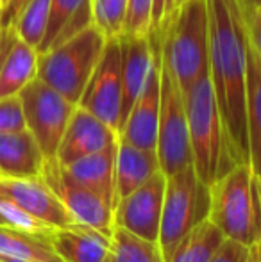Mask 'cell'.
Returning <instances> with one entry per match:
<instances>
[{
    "mask_svg": "<svg viewBox=\"0 0 261 262\" xmlns=\"http://www.w3.org/2000/svg\"><path fill=\"white\" fill-rule=\"evenodd\" d=\"M209 80L233 164H249L247 47L249 24L240 0H208Z\"/></svg>",
    "mask_w": 261,
    "mask_h": 262,
    "instance_id": "obj_1",
    "label": "cell"
},
{
    "mask_svg": "<svg viewBox=\"0 0 261 262\" xmlns=\"http://www.w3.org/2000/svg\"><path fill=\"white\" fill-rule=\"evenodd\" d=\"M209 220L226 239L245 246L261 241V184L251 164H236L209 186Z\"/></svg>",
    "mask_w": 261,
    "mask_h": 262,
    "instance_id": "obj_2",
    "label": "cell"
},
{
    "mask_svg": "<svg viewBox=\"0 0 261 262\" xmlns=\"http://www.w3.org/2000/svg\"><path fill=\"white\" fill-rule=\"evenodd\" d=\"M163 62L181 93L209 70L208 0H188L175 11L168 31L161 36Z\"/></svg>",
    "mask_w": 261,
    "mask_h": 262,
    "instance_id": "obj_3",
    "label": "cell"
},
{
    "mask_svg": "<svg viewBox=\"0 0 261 262\" xmlns=\"http://www.w3.org/2000/svg\"><path fill=\"white\" fill-rule=\"evenodd\" d=\"M183 98H185L186 120H188L193 166L198 179L206 186H211L220 175H224L234 164L227 150L226 132H224L209 73L195 80L190 90L183 93Z\"/></svg>",
    "mask_w": 261,
    "mask_h": 262,
    "instance_id": "obj_4",
    "label": "cell"
},
{
    "mask_svg": "<svg viewBox=\"0 0 261 262\" xmlns=\"http://www.w3.org/2000/svg\"><path fill=\"white\" fill-rule=\"evenodd\" d=\"M106 39L104 32L91 25L61 45L38 54V79L77 105L101 59Z\"/></svg>",
    "mask_w": 261,
    "mask_h": 262,
    "instance_id": "obj_5",
    "label": "cell"
},
{
    "mask_svg": "<svg viewBox=\"0 0 261 262\" xmlns=\"http://www.w3.org/2000/svg\"><path fill=\"white\" fill-rule=\"evenodd\" d=\"M209 216V186L198 179L195 166L190 164L167 175L157 243L168 262L183 237Z\"/></svg>",
    "mask_w": 261,
    "mask_h": 262,
    "instance_id": "obj_6",
    "label": "cell"
},
{
    "mask_svg": "<svg viewBox=\"0 0 261 262\" xmlns=\"http://www.w3.org/2000/svg\"><path fill=\"white\" fill-rule=\"evenodd\" d=\"M18 97L24 109L25 127L34 136L47 161H54L77 105L38 77L32 79Z\"/></svg>",
    "mask_w": 261,
    "mask_h": 262,
    "instance_id": "obj_7",
    "label": "cell"
},
{
    "mask_svg": "<svg viewBox=\"0 0 261 262\" xmlns=\"http://www.w3.org/2000/svg\"><path fill=\"white\" fill-rule=\"evenodd\" d=\"M156 154L165 175H172L193 164L185 98L181 88L165 66L163 55H161V109Z\"/></svg>",
    "mask_w": 261,
    "mask_h": 262,
    "instance_id": "obj_8",
    "label": "cell"
},
{
    "mask_svg": "<svg viewBox=\"0 0 261 262\" xmlns=\"http://www.w3.org/2000/svg\"><path fill=\"white\" fill-rule=\"evenodd\" d=\"M79 107L90 111L113 130L120 132L122 109V49L120 36L106 39L102 55L88 80Z\"/></svg>",
    "mask_w": 261,
    "mask_h": 262,
    "instance_id": "obj_9",
    "label": "cell"
},
{
    "mask_svg": "<svg viewBox=\"0 0 261 262\" xmlns=\"http://www.w3.org/2000/svg\"><path fill=\"white\" fill-rule=\"evenodd\" d=\"M42 177L49 182L57 198L63 202L65 209L68 210L75 223H83L111 234L113 227H115L113 223L115 207L111 202L91 191L90 187L75 182L56 159L45 162Z\"/></svg>",
    "mask_w": 261,
    "mask_h": 262,
    "instance_id": "obj_10",
    "label": "cell"
},
{
    "mask_svg": "<svg viewBox=\"0 0 261 262\" xmlns=\"http://www.w3.org/2000/svg\"><path fill=\"white\" fill-rule=\"evenodd\" d=\"M165 187H167V175L159 169L132 193L118 198L113 210L115 227L126 228L149 241H157Z\"/></svg>",
    "mask_w": 261,
    "mask_h": 262,
    "instance_id": "obj_11",
    "label": "cell"
},
{
    "mask_svg": "<svg viewBox=\"0 0 261 262\" xmlns=\"http://www.w3.org/2000/svg\"><path fill=\"white\" fill-rule=\"evenodd\" d=\"M154 38H156L154 64L150 68L149 79H147L142 93L136 98L134 105L120 128L118 139L138 146V148L156 152L161 109V38L156 34Z\"/></svg>",
    "mask_w": 261,
    "mask_h": 262,
    "instance_id": "obj_12",
    "label": "cell"
},
{
    "mask_svg": "<svg viewBox=\"0 0 261 262\" xmlns=\"http://www.w3.org/2000/svg\"><path fill=\"white\" fill-rule=\"evenodd\" d=\"M0 196L16 204L49 228H61L75 223L43 177L0 175Z\"/></svg>",
    "mask_w": 261,
    "mask_h": 262,
    "instance_id": "obj_13",
    "label": "cell"
},
{
    "mask_svg": "<svg viewBox=\"0 0 261 262\" xmlns=\"http://www.w3.org/2000/svg\"><path fill=\"white\" fill-rule=\"evenodd\" d=\"M116 143H118V132L93 116L90 111L77 105L66 125L56 161L61 166H66L81 157L109 148Z\"/></svg>",
    "mask_w": 261,
    "mask_h": 262,
    "instance_id": "obj_14",
    "label": "cell"
},
{
    "mask_svg": "<svg viewBox=\"0 0 261 262\" xmlns=\"http://www.w3.org/2000/svg\"><path fill=\"white\" fill-rule=\"evenodd\" d=\"M122 49V109H120V128L127 114L139 97L156 55V38L154 34H120ZM120 134V132H118Z\"/></svg>",
    "mask_w": 261,
    "mask_h": 262,
    "instance_id": "obj_15",
    "label": "cell"
},
{
    "mask_svg": "<svg viewBox=\"0 0 261 262\" xmlns=\"http://www.w3.org/2000/svg\"><path fill=\"white\" fill-rule=\"evenodd\" d=\"M50 241L65 262H104L111 246V234L83 223L52 228Z\"/></svg>",
    "mask_w": 261,
    "mask_h": 262,
    "instance_id": "obj_16",
    "label": "cell"
},
{
    "mask_svg": "<svg viewBox=\"0 0 261 262\" xmlns=\"http://www.w3.org/2000/svg\"><path fill=\"white\" fill-rule=\"evenodd\" d=\"M45 162L38 141L27 128L0 134V175L42 177Z\"/></svg>",
    "mask_w": 261,
    "mask_h": 262,
    "instance_id": "obj_17",
    "label": "cell"
},
{
    "mask_svg": "<svg viewBox=\"0 0 261 262\" xmlns=\"http://www.w3.org/2000/svg\"><path fill=\"white\" fill-rule=\"evenodd\" d=\"M159 159L152 150H143L118 139L115 156V191L118 198L132 193L145 184L156 171H159ZM116 205V204H115Z\"/></svg>",
    "mask_w": 261,
    "mask_h": 262,
    "instance_id": "obj_18",
    "label": "cell"
},
{
    "mask_svg": "<svg viewBox=\"0 0 261 262\" xmlns=\"http://www.w3.org/2000/svg\"><path fill=\"white\" fill-rule=\"evenodd\" d=\"M116 145L101 150V152L90 154L86 157H81L77 161L63 166L65 171L75 182L83 184V186L90 187L91 191L98 193L101 196H104L108 202H111L113 207L116 204V191H115Z\"/></svg>",
    "mask_w": 261,
    "mask_h": 262,
    "instance_id": "obj_19",
    "label": "cell"
},
{
    "mask_svg": "<svg viewBox=\"0 0 261 262\" xmlns=\"http://www.w3.org/2000/svg\"><path fill=\"white\" fill-rule=\"evenodd\" d=\"M0 255L32 262H65L54 250L49 232H29L0 225Z\"/></svg>",
    "mask_w": 261,
    "mask_h": 262,
    "instance_id": "obj_20",
    "label": "cell"
},
{
    "mask_svg": "<svg viewBox=\"0 0 261 262\" xmlns=\"http://www.w3.org/2000/svg\"><path fill=\"white\" fill-rule=\"evenodd\" d=\"M247 138L249 164L261 184V59L247 47Z\"/></svg>",
    "mask_w": 261,
    "mask_h": 262,
    "instance_id": "obj_21",
    "label": "cell"
},
{
    "mask_svg": "<svg viewBox=\"0 0 261 262\" xmlns=\"http://www.w3.org/2000/svg\"><path fill=\"white\" fill-rule=\"evenodd\" d=\"M38 77V50L16 36L0 70V98L18 95Z\"/></svg>",
    "mask_w": 261,
    "mask_h": 262,
    "instance_id": "obj_22",
    "label": "cell"
},
{
    "mask_svg": "<svg viewBox=\"0 0 261 262\" xmlns=\"http://www.w3.org/2000/svg\"><path fill=\"white\" fill-rule=\"evenodd\" d=\"M224 241L226 235L208 217L179 241L168 262H209Z\"/></svg>",
    "mask_w": 261,
    "mask_h": 262,
    "instance_id": "obj_23",
    "label": "cell"
},
{
    "mask_svg": "<svg viewBox=\"0 0 261 262\" xmlns=\"http://www.w3.org/2000/svg\"><path fill=\"white\" fill-rule=\"evenodd\" d=\"M104 262H167L157 241H149L126 228L113 227L111 246Z\"/></svg>",
    "mask_w": 261,
    "mask_h": 262,
    "instance_id": "obj_24",
    "label": "cell"
},
{
    "mask_svg": "<svg viewBox=\"0 0 261 262\" xmlns=\"http://www.w3.org/2000/svg\"><path fill=\"white\" fill-rule=\"evenodd\" d=\"M49 11L50 0H27V4L22 7L18 16L14 18L13 25H11L18 38L36 50L39 49L43 38H45Z\"/></svg>",
    "mask_w": 261,
    "mask_h": 262,
    "instance_id": "obj_25",
    "label": "cell"
},
{
    "mask_svg": "<svg viewBox=\"0 0 261 262\" xmlns=\"http://www.w3.org/2000/svg\"><path fill=\"white\" fill-rule=\"evenodd\" d=\"M129 0H91L93 21L106 38H115L124 32Z\"/></svg>",
    "mask_w": 261,
    "mask_h": 262,
    "instance_id": "obj_26",
    "label": "cell"
},
{
    "mask_svg": "<svg viewBox=\"0 0 261 262\" xmlns=\"http://www.w3.org/2000/svg\"><path fill=\"white\" fill-rule=\"evenodd\" d=\"M86 0H50V11H49V24H47L45 38L38 49V54L47 52L54 41L57 39L63 27L72 20L73 14L79 11V7Z\"/></svg>",
    "mask_w": 261,
    "mask_h": 262,
    "instance_id": "obj_27",
    "label": "cell"
},
{
    "mask_svg": "<svg viewBox=\"0 0 261 262\" xmlns=\"http://www.w3.org/2000/svg\"><path fill=\"white\" fill-rule=\"evenodd\" d=\"M152 4L154 0H129L122 34H149L152 29Z\"/></svg>",
    "mask_w": 261,
    "mask_h": 262,
    "instance_id": "obj_28",
    "label": "cell"
},
{
    "mask_svg": "<svg viewBox=\"0 0 261 262\" xmlns=\"http://www.w3.org/2000/svg\"><path fill=\"white\" fill-rule=\"evenodd\" d=\"M0 216L6 220V223L9 225V227L22 228V230H29V232L52 230V228H49L45 223L36 220L34 216H31L29 212H25L24 209H20L16 204H13V202L4 196H0Z\"/></svg>",
    "mask_w": 261,
    "mask_h": 262,
    "instance_id": "obj_29",
    "label": "cell"
},
{
    "mask_svg": "<svg viewBox=\"0 0 261 262\" xmlns=\"http://www.w3.org/2000/svg\"><path fill=\"white\" fill-rule=\"evenodd\" d=\"M24 128L27 127H25L20 97L13 95V97L0 98V134L24 130Z\"/></svg>",
    "mask_w": 261,
    "mask_h": 262,
    "instance_id": "obj_30",
    "label": "cell"
},
{
    "mask_svg": "<svg viewBox=\"0 0 261 262\" xmlns=\"http://www.w3.org/2000/svg\"><path fill=\"white\" fill-rule=\"evenodd\" d=\"M175 16V0H154L152 4V29L150 32L163 36Z\"/></svg>",
    "mask_w": 261,
    "mask_h": 262,
    "instance_id": "obj_31",
    "label": "cell"
},
{
    "mask_svg": "<svg viewBox=\"0 0 261 262\" xmlns=\"http://www.w3.org/2000/svg\"><path fill=\"white\" fill-rule=\"evenodd\" d=\"M251 248L242 243L233 241V239H226L209 262H247L249 255H251Z\"/></svg>",
    "mask_w": 261,
    "mask_h": 262,
    "instance_id": "obj_32",
    "label": "cell"
},
{
    "mask_svg": "<svg viewBox=\"0 0 261 262\" xmlns=\"http://www.w3.org/2000/svg\"><path fill=\"white\" fill-rule=\"evenodd\" d=\"M249 24V39H251V45L254 49V52L258 54L261 59V7L254 9L247 16Z\"/></svg>",
    "mask_w": 261,
    "mask_h": 262,
    "instance_id": "obj_33",
    "label": "cell"
},
{
    "mask_svg": "<svg viewBox=\"0 0 261 262\" xmlns=\"http://www.w3.org/2000/svg\"><path fill=\"white\" fill-rule=\"evenodd\" d=\"M14 39H16V32L13 27H0V70H2L4 59H6Z\"/></svg>",
    "mask_w": 261,
    "mask_h": 262,
    "instance_id": "obj_34",
    "label": "cell"
},
{
    "mask_svg": "<svg viewBox=\"0 0 261 262\" xmlns=\"http://www.w3.org/2000/svg\"><path fill=\"white\" fill-rule=\"evenodd\" d=\"M242 7H244L245 14H251L254 9H258V7H261V0H240Z\"/></svg>",
    "mask_w": 261,
    "mask_h": 262,
    "instance_id": "obj_35",
    "label": "cell"
},
{
    "mask_svg": "<svg viewBox=\"0 0 261 262\" xmlns=\"http://www.w3.org/2000/svg\"><path fill=\"white\" fill-rule=\"evenodd\" d=\"M252 250H254V259H256V262H261V241L258 243V245L252 246Z\"/></svg>",
    "mask_w": 261,
    "mask_h": 262,
    "instance_id": "obj_36",
    "label": "cell"
},
{
    "mask_svg": "<svg viewBox=\"0 0 261 262\" xmlns=\"http://www.w3.org/2000/svg\"><path fill=\"white\" fill-rule=\"evenodd\" d=\"M0 262H32V260H22V259H13V257H2L0 255Z\"/></svg>",
    "mask_w": 261,
    "mask_h": 262,
    "instance_id": "obj_37",
    "label": "cell"
},
{
    "mask_svg": "<svg viewBox=\"0 0 261 262\" xmlns=\"http://www.w3.org/2000/svg\"><path fill=\"white\" fill-rule=\"evenodd\" d=\"M247 262H256V259H254V250L251 248V255H249V260Z\"/></svg>",
    "mask_w": 261,
    "mask_h": 262,
    "instance_id": "obj_38",
    "label": "cell"
},
{
    "mask_svg": "<svg viewBox=\"0 0 261 262\" xmlns=\"http://www.w3.org/2000/svg\"><path fill=\"white\" fill-rule=\"evenodd\" d=\"M185 2H188V0H175V11H177V7L181 6V4H185Z\"/></svg>",
    "mask_w": 261,
    "mask_h": 262,
    "instance_id": "obj_39",
    "label": "cell"
},
{
    "mask_svg": "<svg viewBox=\"0 0 261 262\" xmlns=\"http://www.w3.org/2000/svg\"><path fill=\"white\" fill-rule=\"evenodd\" d=\"M0 225H7V223H6V220H4L2 216H0Z\"/></svg>",
    "mask_w": 261,
    "mask_h": 262,
    "instance_id": "obj_40",
    "label": "cell"
},
{
    "mask_svg": "<svg viewBox=\"0 0 261 262\" xmlns=\"http://www.w3.org/2000/svg\"><path fill=\"white\" fill-rule=\"evenodd\" d=\"M7 2H9V0H2V4H0V7H2V6H6Z\"/></svg>",
    "mask_w": 261,
    "mask_h": 262,
    "instance_id": "obj_41",
    "label": "cell"
},
{
    "mask_svg": "<svg viewBox=\"0 0 261 262\" xmlns=\"http://www.w3.org/2000/svg\"><path fill=\"white\" fill-rule=\"evenodd\" d=\"M0 4H2V0H0Z\"/></svg>",
    "mask_w": 261,
    "mask_h": 262,
    "instance_id": "obj_42",
    "label": "cell"
}]
</instances>
